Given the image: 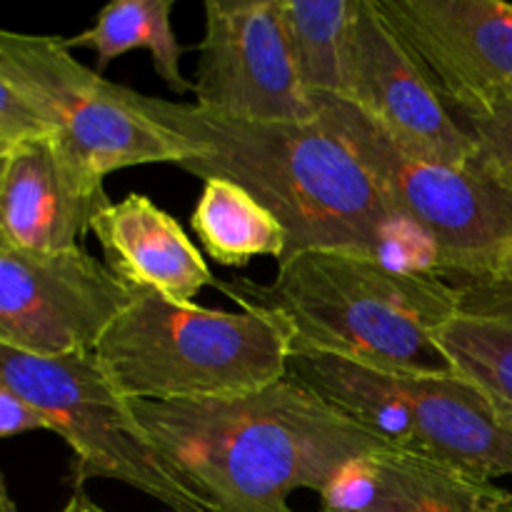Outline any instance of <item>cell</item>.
<instances>
[{
	"mask_svg": "<svg viewBox=\"0 0 512 512\" xmlns=\"http://www.w3.org/2000/svg\"><path fill=\"white\" fill-rule=\"evenodd\" d=\"M108 205L105 180L73 163L50 135L23 140L0 178V248L43 255L80 250Z\"/></svg>",
	"mask_w": 512,
	"mask_h": 512,
	"instance_id": "4fadbf2b",
	"label": "cell"
},
{
	"mask_svg": "<svg viewBox=\"0 0 512 512\" xmlns=\"http://www.w3.org/2000/svg\"><path fill=\"white\" fill-rule=\"evenodd\" d=\"M290 333L265 310L240 313L133 293L93 345V358L128 403L245 395L290 373Z\"/></svg>",
	"mask_w": 512,
	"mask_h": 512,
	"instance_id": "277c9868",
	"label": "cell"
},
{
	"mask_svg": "<svg viewBox=\"0 0 512 512\" xmlns=\"http://www.w3.org/2000/svg\"><path fill=\"white\" fill-rule=\"evenodd\" d=\"M35 430H48V423L28 403H23L18 395H13L8 388L0 385V440L35 433ZM0 512H13L3 485H0Z\"/></svg>",
	"mask_w": 512,
	"mask_h": 512,
	"instance_id": "603a6c76",
	"label": "cell"
},
{
	"mask_svg": "<svg viewBox=\"0 0 512 512\" xmlns=\"http://www.w3.org/2000/svg\"><path fill=\"white\" fill-rule=\"evenodd\" d=\"M165 468L210 512H295L353 460L390 450L293 375L245 395L130 403Z\"/></svg>",
	"mask_w": 512,
	"mask_h": 512,
	"instance_id": "7a4b0ae2",
	"label": "cell"
},
{
	"mask_svg": "<svg viewBox=\"0 0 512 512\" xmlns=\"http://www.w3.org/2000/svg\"><path fill=\"white\" fill-rule=\"evenodd\" d=\"M320 498V512H512V493L428 460L378 450L345 465Z\"/></svg>",
	"mask_w": 512,
	"mask_h": 512,
	"instance_id": "9a60e30c",
	"label": "cell"
},
{
	"mask_svg": "<svg viewBox=\"0 0 512 512\" xmlns=\"http://www.w3.org/2000/svg\"><path fill=\"white\" fill-rule=\"evenodd\" d=\"M458 313L473 318L512 320V248L493 275L458 285Z\"/></svg>",
	"mask_w": 512,
	"mask_h": 512,
	"instance_id": "44dd1931",
	"label": "cell"
},
{
	"mask_svg": "<svg viewBox=\"0 0 512 512\" xmlns=\"http://www.w3.org/2000/svg\"><path fill=\"white\" fill-rule=\"evenodd\" d=\"M50 135L43 120L25 103L23 95L0 75V140L18 145L23 140Z\"/></svg>",
	"mask_w": 512,
	"mask_h": 512,
	"instance_id": "7402d4cb",
	"label": "cell"
},
{
	"mask_svg": "<svg viewBox=\"0 0 512 512\" xmlns=\"http://www.w3.org/2000/svg\"><path fill=\"white\" fill-rule=\"evenodd\" d=\"M135 103L193 150L180 168L203 180H233L280 220L288 233L283 260L305 250H348L438 275L433 245L395 213L370 170L318 120L225 118L143 93Z\"/></svg>",
	"mask_w": 512,
	"mask_h": 512,
	"instance_id": "6da1fadb",
	"label": "cell"
},
{
	"mask_svg": "<svg viewBox=\"0 0 512 512\" xmlns=\"http://www.w3.org/2000/svg\"><path fill=\"white\" fill-rule=\"evenodd\" d=\"M435 343L455 373L483 393L500 425L512 433V320L458 313L435 330Z\"/></svg>",
	"mask_w": 512,
	"mask_h": 512,
	"instance_id": "ac0fdd59",
	"label": "cell"
},
{
	"mask_svg": "<svg viewBox=\"0 0 512 512\" xmlns=\"http://www.w3.org/2000/svg\"><path fill=\"white\" fill-rule=\"evenodd\" d=\"M215 288L280 320L293 350L385 373L455 375L435 330L458 315V290L433 273L348 250H305L278 263L273 283L215 278Z\"/></svg>",
	"mask_w": 512,
	"mask_h": 512,
	"instance_id": "3957f363",
	"label": "cell"
},
{
	"mask_svg": "<svg viewBox=\"0 0 512 512\" xmlns=\"http://www.w3.org/2000/svg\"><path fill=\"white\" fill-rule=\"evenodd\" d=\"M315 120L343 140L438 255L453 288L493 275L512 248V193L475 160L440 163L410 155L343 95H310Z\"/></svg>",
	"mask_w": 512,
	"mask_h": 512,
	"instance_id": "8992f818",
	"label": "cell"
},
{
	"mask_svg": "<svg viewBox=\"0 0 512 512\" xmlns=\"http://www.w3.org/2000/svg\"><path fill=\"white\" fill-rule=\"evenodd\" d=\"M130 295L85 248H0V345L33 355L90 353Z\"/></svg>",
	"mask_w": 512,
	"mask_h": 512,
	"instance_id": "30bf717a",
	"label": "cell"
},
{
	"mask_svg": "<svg viewBox=\"0 0 512 512\" xmlns=\"http://www.w3.org/2000/svg\"><path fill=\"white\" fill-rule=\"evenodd\" d=\"M0 75L35 110L65 155L95 178L133 165H183L193 150L150 120L135 90L73 58L63 38L0 30Z\"/></svg>",
	"mask_w": 512,
	"mask_h": 512,
	"instance_id": "ba28073f",
	"label": "cell"
},
{
	"mask_svg": "<svg viewBox=\"0 0 512 512\" xmlns=\"http://www.w3.org/2000/svg\"><path fill=\"white\" fill-rule=\"evenodd\" d=\"M173 8L175 0H113L95 15L88 30L63 38V43L68 50H93L100 70L130 50H148L158 78L175 95H185L193 83L180 70L183 45L170 20Z\"/></svg>",
	"mask_w": 512,
	"mask_h": 512,
	"instance_id": "e0dca14e",
	"label": "cell"
},
{
	"mask_svg": "<svg viewBox=\"0 0 512 512\" xmlns=\"http://www.w3.org/2000/svg\"><path fill=\"white\" fill-rule=\"evenodd\" d=\"M343 98L375 120L405 153L440 163L473 160L468 135L375 0L353 3Z\"/></svg>",
	"mask_w": 512,
	"mask_h": 512,
	"instance_id": "8fae6325",
	"label": "cell"
},
{
	"mask_svg": "<svg viewBox=\"0 0 512 512\" xmlns=\"http://www.w3.org/2000/svg\"><path fill=\"white\" fill-rule=\"evenodd\" d=\"M90 233L103 248L105 268L130 293L195 305L200 290L215 285L198 245L148 195L130 193L110 203L95 215Z\"/></svg>",
	"mask_w": 512,
	"mask_h": 512,
	"instance_id": "5bb4252c",
	"label": "cell"
},
{
	"mask_svg": "<svg viewBox=\"0 0 512 512\" xmlns=\"http://www.w3.org/2000/svg\"><path fill=\"white\" fill-rule=\"evenodd\" d=\"M355 0H280L295 65L308 95H343Z\"/></svg>",
	"mask_w": 512,
	"mask_h": 512,
	"instance_id": "d6986e66",
	"label": "cell"
},
{
	"mask_svg": "<svg viewBox=\"0 0 512 512\" xmlns=\"http://www.w3.org/2000/svg\"><path fill=\"white\" fill-rule=\"evenodd\" d=\"M288 370L390 450L478 480L512 475V433L458 373H385L305 350L290 353Z\"/></svg>",
	"mask_w": 512,
	"mask_h": 512,
	"instance_id": "5b68a950",
	"label": "cell"
},
{
	"mask_svg": "<svg viewBox=\"0 0 512 512\" xmlns=\"http://www.w3.org/2000/svg\"><path fill=\"white\" fill-rule=\"evenodd\" d=\"M190 225L205 255L225 268H243L253 258L280 263L288 250V233L280 220L233 180H203Z\"/></svg>",
	"mask_w": 512,
	"mask_h": 512,
	"instance_id": "2e32d148",
	"label": "cell"
},
{
	"mask_svg": "<svg viewBox=\"0 0 512 512\" xmlns=\"http://www.w3.org/2000/svg\"><path fill=\"white\" fill-rule=\"evenodd\" d=\"M445 105L512 95V5L503 0H375Z\"/></svg>",
	"mask_w": 512,
	"mask_h": 512,
	"instance_id": "7c38bea8",
	"label": "cell"
},
{
	"mask_svg": "<svg viewBox=\"0 0 512 512\" xmlns=\"http://www.w3.org/2000/svg\"><path fill=\"white\" fill-rule=\"evenodd\" d=\"M0 385L68 443L75 488L93 478L115 480L170 512H210L165 468L93 353L33 355L0 345Z\"/></svg>",
	"mask_w": 512,
	"mask_h": 512,
	"instance_id": "52a82bcc",
	"label": "cell"
},
{
	"mask_svg": "<svg viewBox=\"0 0 512 512\" xmlns=\"http://www.w3.org/2000/svg\"><path fill=\"white\" fill-rule=\"evenodd\" d=\"M13 148H15L13 143H8V140H0V178H3L5 165H8L10 153H13Z\"/></svg>",
	"mask_w": 512,
	"mask_h": 512,
	"instance_id": "d4e9b609",
	"label": "cell"
},
{
	"mask_svg": "<svg viewBox=\"0 0 512 512\" xmlns=\"http://www.w3.org/2000/svg\"><path fill=\"white\" fill-rule=\"evenodd\" d=\"M60 512H105V510L98 508V505H95L85 493H75L73 498L68 500V505H65Z\"/></svg>",
	"mask_w": 512,
	"mask_h": 512,
	"instance_id": "cb8c5ba5",
	"label": "cell"
},
{
	"mask_svg": "<svg viewBox=\"0 0 512 512\" xmlns=\"http://www.w3.org/2000/svg\"><path fill=\"white\" fill-rule=\"evenodd\" d=\"M448 110L468 135L475 163L512 193V95Z\"/></svg>",
	"mask_w": 512,
	"mask_h": 512,
	"instance_id": "ffe728a7",
	"label": "cell"
},
{
	"mask_svg": "<svg viewBox=\"0 0 512 512\" xmlns=\"http://www.w3.org/2000/svg\"><path fill=\"white\" fill-rule=\"evenodd\" d=\"M193 93L205 113L258 123L315 120L280 0H205Z\"/></svg>",
	"mask_w": 512,
	"mask_h": 512,
	"instance_id": "9c48e42d",
	"label": "cell"
}]
</instances>
